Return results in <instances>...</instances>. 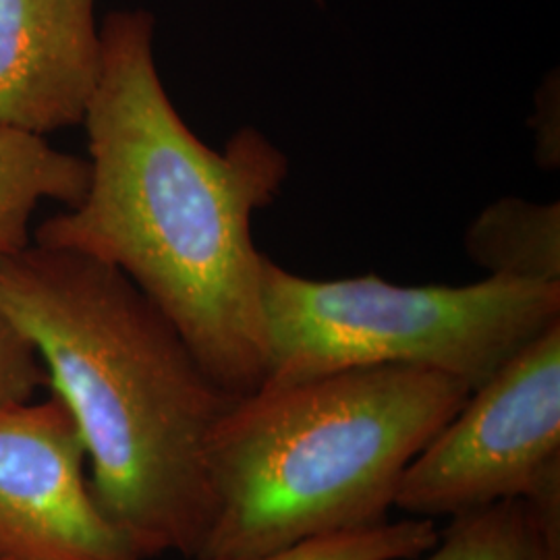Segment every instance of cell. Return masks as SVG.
<instances>
[{"label": "cell", "instance_id": "13", "mask_svg": "<svg viewBox=\"0 0 560 560\" xmlns=\"http://www.w3.org/2000/svg\"><path fill=\"white\" fill-rule=\"evenodd\" d=\"M559 75H548L534 94L529 129L534 133V156L541 168L557 171L560 162Z\"/></svg>", "mask_w": 560, "mask_h": 560}, {"label": "cell", "instance_id": "8", "mask_svg": "<svg viewBox=\"0 0 560 560\" xmlns=\"http://www.w3.org/2000/svg\"><path fill=\"white\" fill-rule=\"evenodd\" d=\"M90 185V162L50 145L44 136L0 127V258L32 245L42 201L78 206Z\"/></svg>", "mask_w": 560, "mask_h": 560}, {"label": "cell", "instance_id": "2", "mask_svg": "<svg viewBox=\"0 0 560 560\" xmlns=\"http://www.w3.org/2000/svg\"><path fill=\"white\" fill-rule=\"evenodd\" d=\"M0 312L69 407L102 513L141 560L196 559L214 517L208 444L237 397L120 270L32 241L0 258Z\"/></svg>", "mask_w": 560, "mask_h": 560}, {"label": "cell", "instance_id": "7", "mask_svg": "<svg viewBox=\"0 0 560 560\" xmlns=\"http://www.w3.org/2000/svg\"><path fill=\"white\" fill-rule=\"evenodd\" d=\"M96 0H0V127L81 125L102 65Z\"/></svg>", "mask_w": 560, "mask_h": 560}, {"label": "cell", "instance_id": "10", "mask_svg": "<svg viewBox=\"0 0 560 560\" xmlns=\"http://www.w3.org/2000/svg\"><path fill=\"white\" fill-rule=\"evenodd\" d=\"M416 560H560V544L513 499L453 517L436 546Z\"/></svg>", "mask_w": 560, "mask_h": 560}, {"label": "cell", "instance_id": "12", "mask_svg": "<svg viewBox=\"0 0 560 560\" xmlns=\"http://www.w3.org/2000/svg\"><path fill=\"white\" fill-rule=\"evenodd\" d=\"M48 374L36 347L0 312V405L36 399Z\"/></svg>", "mask_w": 560, "mask_h": 560}, {"label": "cell", "instance_id": "5", "mask_svg": "<svg viewBox=\"0 0 560 560\" xmlns=\"http://www.w3.org/2000/svg\"><path fill=\"white\" fill-rule=\"evenodd\" d=\"M560 476V324L469 393L400 478L409 517H457L527 499Z\"/></svg>", "mask_w": 560, "mask_h": 560}, {"label": "cell", "instance_id": "6", "mask_svg": "<svg viewBox=\"0 0 560 560\" xmlns=\"http://www.w3.org/2000/svg\"><path fill=\"white\" fill-rule=\"evenodd\" d=\"M69 407L0 405V560H141L102 513Z\"/></svg>", "mask_w": 560, "mask_h": 560}, {"label": "cell", "instance_id": "9", "mask_svg": "<svg viewBox=\"0 0 560 560\" xmlns=\"http://www.w3.org/2000/svg\"><path fill=\"white\" fill-rule=\"evenodd\" d=\"M465 252L494 279L560 282L559 201L490 203L467 226Z\"/></svg>", "mask_w": 560, "mask_h": 560}, {"label": "cell", "instance_id": "11", "mask_svg": "<svg viewBox=\"0 0 560 560\" xmlns=\"http://www.w3.org/2000/svg\"><path fill=\"white\" fill-rule=\"evenodd\" d=\"M439 538L436 521L407 517L320 534L258 555L196 560H416L432 550Z\"/></svg>", "mask_w": 560, "mask_h": 560}, {"label": "cell", "instance_id": "4", "mask_svg": "<svg viewBox=\"0 0 560 560\" xmlns=\"http://www.w3.org/2000/svg\"><path fill=\"white\" fill-rule=\"evenodd\" d=\"M261 307V386L402 365L441 372L476 390L560 324V282L486 277L463 287H402L376 275L316 280L266 256Z\"/></svg>", "mask_w": 560, "mask_h": 560}, {"label": "cell", "instance_id": "1", "mask_svg": "<svg viewBox=\"0 0 560 560\" xmlns=\"http://www.w3.org/2000/svg\"><path fill=\"white\" fill-rule=\"evenodd\" d=\"M154 32L143 9L102 23L101 78L81 120L90 185L32 240L120 270L241 399L266 378V256L254 217L279 198L289 159L256 127H241L222 150L201 141L162 83Z\"/></svg>", "mask_w": 560, "mask_h": 560}, {"label": "cell", "instance_id": "3", "mask_svg": "<svg viewBox=\"0 0 560 560\" xmlns=\"http://www.w3.org/2000/svg\"><path fill=\"white\" fill-rule=\"evenodd\" d=\"M469 393L441 372L378 365L235 400L208 444L214 517L196 559L386 521L405 469Z\"/></svg>", "mask_w": 560, "mask_h": 560}]
</instances>
